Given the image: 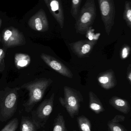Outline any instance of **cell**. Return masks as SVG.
I'll list each match as a JSON object with an SVG mask.
<instances>
[{
	"label": "cell",
	"mask_w": 131,
	"mask_h": 131,
	"mask_svg": "<svg viewBox=\"0 0 131 131\" xmlns=\"http://www.w3.org/2000/svg\"><path fill=\"white\" fill-rule=\"evenodd\" d=\"M53 82L51 79L40 78L24 84L20 88L28 91L29 98L24 104L25 111L30 112L33 107L43 98L46 89Z\"/></svg>",
	"instance_id": "1"
},
{
	"label": "cell",
	"mask_w": 131,
	"mask_h": 131,
	"mask_svg": "<svg viewBox=\"0 0 131 131\" xmlns=\"http://www.w3.org/2000/svg\"><path fill=\"white\" fill-rule=\"evenodd\" d=\"M97 15L95 0H86L81 9H80L76 20L75 28L78 34L85 35L91 27Z\"/></svg>",
	"instance_id": "2"
},
{
	"label": "cell",
	"mask_w": 131,
	"mask_h": 131,
	"mask_svg": "<svg viewBox=\"0 0 131 131\" xmlns=\"http://www.w3.org/2000/svg\"><path fill=\"white\" fill-rule=\"evenodd\" d=\"M64 97H60L59 101L61 105L66 109L72 118L77 115L79 112L80 103L84 98L79 91L68 86L64 87Z\"/></svg>",
	"instance_id": "3"
},
{
	"label": "cell",
	"mask_w": 131,
	"mask_h": 131,
	"mask_svg": "<svg viewBox=\"0 0 131 131\" xmlns=\"http://www.w3.org/2000/svg\"><path fill=\"white\" fill-rule=\"evenodd\" d=\"M102 20L109 35L114 24L116 10L114 0H98Z\"/></svg>",
	"instance_id": "4"
},
{
	"label": "cell",
	"mask_w": 131,
	"mask_h": 131,
	"mask_svg": "<svg viewBox=\"0 0 131 131\" xmlns=\"http://www.w3.org/2000/svg\"><path fill=\"white\" fill-rule=\"evenodd\" d=\"M54 99L55 94L53 93L49 98L44 100L33 113L34 116L36 117L34 121L36 126L42 127L45 125L53 111Z\"/></svg>",
	"instance_id": "5"
},
{
	"label": "cell",
	"mask_w": 131,
	"mask_h": 131,
	"mask_svg": "<svg viewBox=\"0 0 131 131\" xmlns=\"http://www.w3.org/2000/svg\"><path fill=\"white\" fill-rule=\"evenodd\" d=\"M20 88L9 89L6 88L4 92V95L2 100V114L8 117L11 116L17 107V90Z\"/></svg>",
	"instance_id": "6"
},
{
	"label": "cell",
	"mask_w": 131,
	"mask_h": 131,
	"mask_svg": "<svg viewBox=\"0 0 131 131\" xmlns=\"http://www.w3.org/2000/svg\"><path fill=\"white\" fill-rule=\"evenodd\" d=\"M2 43L5 47H14L26 43L23 35L17 29L10 28L5 30L2 35Z\"/></svg>",
	"instance_id": "7"
},
{
	"label": "cell",
	"mask_w": 131,
	"mask_h": 131,
	"mask_svg": "<svg viewBox=\"0 0 131 131\" xmlns=\"http://www.w3.org/2000/svg\"><path fill=\"white\" fill-rule=\"evenodd\" d=\"M96 41L81 40L68 44L72 52L80 58L87 57L92 52Z\"/></svg>",
	"instance_id": "8"
},
{
	"label": "cell",
	"mask_w": 131,
	"mask_h": 131,
	"mask_svg": "<svg viewBox=\"0 0 131 131\" xmlns=\"http://www.w3.org/2000/svg\"><path fill=\"white\" fill-rule=\"evenodd\" d=\"M41 57L47 65L60 74L68 78H73V74L71 70L55 58L45 53L42 54Z\"/></svg>",
	"instance_id": "9"
},
{
	"label": "cell",
	"mask_w": 131,
	"mask_h": 131,
	"mask_svg": "<svg viewBox=\"0 0 131 131\" xmlns=\"http://www.w3.org/2000/svg\"><path fill=\"white\" fill-rule=\"evenodd\" d=\"M52 15L61 28L64 25L65 17L61 0H45Z\"/></svg>",
	"instance_id": "10"
},
{
	"label": "cell",
	"mask_w": 131,
	"mask_h": 131,
	"mask_svg": "<svg viewBox=\"0 0 131 131\" xmlns=\"http://www.w3.org/2000/svg\"><path fill=\"white\" fill-rule=\"evenodd\" d=\"M97 79L102 88L106 90L113 88L117 84L115 74L112 69H108L100 73Z\"/></svg>",
	"instance_id": "11"
},
{
	"label": "cell",
	"mask_w": 131,
	"mask_h": 131,
	"mask_svg": "<svg viewBox=\"0 0 131 131\" xmlns=\"http://www.w3.org/2000/svg\"><path fill=\"white\" fill-rule=\"evenodd\" d=\"M109 103L115 109L123 114H127L130 111V106L128 102L117 96L112 97L109 100Z\"/></svg>",
	"instance_id": "12"
},
{
	"label": "cell",
	"mask_w": 131,
	"mask_h": 131,
	"mask_svg": "<svg viewBox=\"0 0 131 131\" xmlns=\"http://www.w3.org/2000/svg\"><path fill=\"white\" fill-rule=\"evenodd\" d=\"M89 105L90 109L96 114H98L105 111L104 106L98 97L93 92L88 93Z\"/></svg>",
	"instance_id": "13"
},
{
	"label": "cell",
	"mask_w": 131,
	"mask_h": 131,
	"mask_svg": "<svg viewBox=\"0 0 131 131\" xmlns=\"http://www.w3.org/2000/svg\"><path fill=\"white\" fill-rule=\"evenodd\" d=\"M31 25L33 29L41 32H44L48 29L47 20L44 14H42L40 17H36Z\"/></svg>",
	"instance_id": "14"
},
{
	"label": "cell",
	"mask_w": 131,
	"mask_h": 131,
	"mask_svg": "<svg viewBox=\"0 0 131 131\" xmlns=\"http://www.w3.org/2000/svg\"><path fill=\"white\" fill-rule=\"evenodd\" d=\"M31 61L30 56L25 54L17 53L15 56V66L18 69L28 66Z\"/></svg>",
	"instance_id": "15"
},
{
	"label": "cell",
	"mask_w": 131,
	"mask_h": 131,
	"mask_svg": "<svg viewBox=\"0 0 131 131\" xmlns=\"http://www.w3.org/2000/svg\"><path fill=\"white\" fill-rule=\"evenodd\" d=\"M78 127L81 131H91L92 125L88 118L84 115L77 118Z\"/></svg>",
	"instance_id": "16"
},
{
	"label": "cell",
	"mask_w": 131,
	"mask_h": 131,
	"mask_svg": "<svg viewBox=\"0 0 131 131\" xmlns=\"http://www.w3.org/2000/svg\"><path fill=\"white\" fill-rule=\"evenodd\" d=\"M53 131H68L64 116L61 114H58L55 120Z\"/></svg>",
	"instance_id": "17"
},
{
	"label": "cell",
	"mask_w": 131,
	"mask_h": 131,
	"mask_svg": "<svg viewBox=\"0 0 131 131\" xmlns=\"http://www.w3.org/2000/svg\"><path fill=\"white\" fill-rule=\"evenodd\" d=\"M123 18L128 27L131 28V2L126 1L125 4Z\"/></svg>",
	"instance_id": "18"
},
{
	"label": "cell",
	"mask_w": 131,
	"mask_h": 131,
	"mask_svg": "<svg viewBox=\"0 0 131 131\" xmlns=\"http://www.w3.org/2000/svg\"><path fill=\"white\" fill-rule=\"evenodd\" d=\"M20 131H36L34 123L29 118H23L21 122Z\"/></svg>",
	"instance_id": "19"
},
{
	"label": "cell",
	"mask_w": 131,
	"mask_h": 131,
	"mask_svg": "<svg viewBox=\"0 0 131 131\" xmlns=\"http://www.w3.org/2000/svg\"><path fill=\"white\" fill-rule=\"evenodd\" d=\"M82 0H72V7L70 12L72 17L76 20L80 10Z\"/></svg>",
	"instance_id": "20"
},
{
	"label": "cell",
	"mask_w": 131,
	"mask_h": 131,
	"mask_svg": "<svg viewBox=\"0 0 131 131\" xmlns=\"http://www.w3.org/2000/svg\"><path fill=\"white\" fill-rule=\"evenodd\" d=\"M18 124L17 118H14L9 122L1 131H16Z\"/></svg>",
	"instance_id": "21"
},
{
	"label": "cell",
	"mask_w": 131,
	"mask_h": 131,
	"mask_svg": "<svg viewBox=\"0 0 131 131\" xmlns=\"http://www.w3.org/2000/svg\"><path fill=\"white\" fill-rule=\"evenodd\" d=\"M107 126L110 131H128L122 125L119 123L112 122L111 121L108 122Z\"/></svg>",
	"instance_id": "22"
},
{
	"label": "cell",
	"mask_w": 131,
	"mask_h": 131,
	"mask_svg": "<svg viewBox=\"0 0 131 131\" xmlns=\"http://www.w3.org/2000/svg\"><path fill=\"white\" fill-rule=\"evenodd\" d=\"M131 48L130 46L128 45H124L122 47L120 51L121 59L125 60L127 59L128 57L130 52Z\"/></svg>",
	"instance_id": "23"
},
{
	"label": "cell",
	"mask_w": 131,
	"mask_h": 131,
	"mask_svg": "<svg viewBox=\"0 0 131 131\" xmlns=\"http://www.w3.org/2000/svg\"><path fill=\"white\" fill-rule=\"evenodd\" d=\"M5 53L3 49L0 48V72H2L4 71L5 68L4 58Z\"/></svg>",
	"instance_id": "24"
},
{
	"label": "cell",
	"mask_w": 131,
	"mask_h": 131,
	"mask_svg": "<svg viewBox=\"0 0 131 131\" xmlns=\"http://www.w3.org/2000/svg\"><path fill=\"white\" fill-rule=\"evenodd\" d=\"M125 119V117L124 115H117L115 116L114 118L111 120V121L112 122L119 123L120 122L124 121Z\"/></svg>",
	"instance_id": "25"
},
{
	"label": "cell",
	"mask_w": 131,
	"mask_h": 131,
	"mask_svg": "<svg viewBox=\"0 0 131 131\" xmlns=\"http://www.w3.org/2000/svg\"><path fill=\"white\" fill-rule=\"evenodd\" d=\"M127 78L130 84H131V64H129L127 69Z\"/></svg>",
	"instance_id": "26"
},
{
	"label": "cell",
	"mask_w": 131,
	"mask_h": 131,
	"mask_svg": "<svg viewBox=\"0 0 131 131\" xmlns=\"http://www.w3.org/2000/svg\"><path fill=\"white\" fill-rule=\"evenodd\" d=\"M1 35H0V42H1Z\"/></svg>",
	"instance_id": "27"
},
{
	"label": "cell",
	"mask_w": 131,
	"mask_h": 131,
	"mask_svg": "<svg viewBox=\"0 0 131 131\" xmlns=\"http://www.w3.org/2000/svg\"><path fill=\"white\" fill-rule=\"evenodd\" d=\"M72 131H77L76 130H74Z\"/></svg>",
	"instance_id": "28"
},
{
	"label": "cell",
	"mask_w": 131,
	"mask_h": 131,
	"mask_svg": "<svg viewBox=\"0 0 131 131\" xmlns=\"http://www.w3.org/2000/svg\"><path fill=\"white\" fill-rule=\"evenodd\" d=\"M107 131H110L109 130H108Z\"/></svg>",
	"instance_id": "29"
}]
</instances>
